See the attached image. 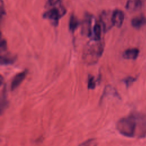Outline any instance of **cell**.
I'll use <instances>...</instances> for the list:
<instances>
[{
  "label": "cell",
  "mask_w": 146,
  "mask_h": 146,
  "mask_svg": "<svg viewBox=\"0 0 146 146\" xmlns=\"http://www.w3.org/2000/svg\"><path fill=\"white\" fill-rule=\"evenodd\" d=\"M16 56H11L9 55H4L1 56V65H9L11 64L16 60Z\"/></svg>",
  "instance_id": "cell-14"
},
{
  "label": "cell",
  "mask_w": 146,
  "mask_h": 146,
  "mask_svg": "<svg viewBox=\"0 0 146 146\" xmlns=\"http://www.w3.org/2000/svg\"><path fill=\"white\" fill-rule=\"evenodd\" d=\"M0 48H1V51H6L7 49V42L5 39H1V43H0Z\"/></svg>",
  "instance_id": "cell-20"
},
{
  "label": "cell",
  "mask_w": 146,
  "mask_h": 146,
  "mask_svg": "<svg viewBox=\"0 0 146 146\" xmlns=\"http://www.w3.org/2000/svg\"><path fill=\"white\" fill-rule=\"evenodd\" d=\"M47 3L48 6L51 7H54L56 5H59L61 3L60 0H48Z\"/></svg>",
  "instance_id": "cell-19"
},
{
  "label": "cell",
  "mask_w": 146,
  "mask_h": 146,
  "mask_svg": "<svg viewBox=\"0 0 146 146\" xmlns=\"http://www.w3.org/2000/svg\"><path fill=\"white\" fill-rule=\"evenodd\" d=\"M79 25V22L77 18L74 15L72 14L69 20V29L70 30L74 33L75 30L77 29Z\"/></svg>",
  "instance_id": "cell-15"
},
{
  "label": "cell",
  "mask_w": 146,
  "mask_h": 146,
  "mask_svg": "<svg viewBox=\"0 0 146 146\" xmlns=\"http://www.w3.org/2000/svg\"><path fill=\"white\" fill-rule=\"evenodd\" d=\"M26 74H27V71H24L17 74L14 77V78L11 81V86H10V88L11 91L15 90L21 84V83L25 79L26 76Z\"/></svg>",
  "instance_id": "cell-7"
},
{
  "label": "cell",
  "mask_w": 146,
  "mask_h": 146,
  "mask_svg": "<svg viewBox=\"0 0 146 146\" xmlns=\"http://www.w3.org/2000/svg\"><path fill=\"white\" fill-rule=\"evenodd\" d=\"M79 146H96V141L95 139H90L81 143Z\"/></svg>",
  "instance_id": "cell-17"
},
{
  "label": "cell",
  "mask_w": 146,
  "mask_h": 146,
  "mask_svg": "<svg viewBox=\"0 0 146 146\" xmlns=\"http://www.w3.org/2000/svg\"><path fill=\"white\" fill-rule=\"evenodd\" d=\"M136 80V78L132 76H127L123 80V82L125 84L126 87H129Z\"/></svg>",
  "instance_id": "cell-18"
},
{
  "label": "cell",
  "mask_w": 146,
  "mask_h": 146,
  "mask_svg": "<svg viewBox=\"0 0 146 146\" xmlns=\"http://www.w3.org/2000/svg\"><path fill=\"white\" fill-rule=\"evenodd\" d=\"M131 25L135 29H139L146 25V18L143 15L135 17L131 21Z\"/></svg>",
  "instance_id": "cell-10"
},
{
  "label": "cell",
  "mask_w": 146,
  "mask_h": 146,
  "mask_svg": "<svg viewBox=\"0 0 146 146\" xmlns=\"http://www.w3.org/2000/svg\"><path fill=\"white\" fill-rule=\"evenodd\" d=\"M112 16V13L107 11H103L100 16V23L103 26L104 32L109 30L113 26Z\"/></svg>",
  "instance_id": "cell-4"
},
{
  "label": "cell",
  "mask_w": 146,
  "mask_h": 146,
  "mask_svg": "<svg viewBox=\"0 0 146 146\" xmlns=\"http://www.w3.org/2000/svg\"><path fill=\"white\" fill-rule=\"evenodd\" d=\"M94 41L86 45L83 53L84 62L89 65L95 64L102 56L104 50L103 42Z\"/></svg>",
  "instance_id": "cell-2"
},
{
  "label": "cell",
  "mask_w": 146,
  "mask_h": 146,
  "mask_svg": "<svg viewBox=\"0 0 146 146\" xmlns=\"http://www.w3.org/2000/svg\"><path fill=\"white\" fill-rule=\"evenodd\" d=\"M96 87V81L92 75H90L88 77L87 87L89 90H94Z\"/></svg>",
  "instance_id": "cell-16"
},
{
  "label": "cell",
  "mask_w": 146,
  "mask_h": 146,
  "mask_svg": "<svg viewBox=\"0 0 146 146\" xmlns=\"http://www.w3.org/2000/svg\"><path fill=\"white\" fill-rule=\"evenodd\" d=\"M66 13V10L65 8L61 4L58 7H53L48 11H45L43 14V17L44 19L50 20L54 26H56L58 25L59 19Z\"/></svg>",
  "instance_id": "cell-3"
},
{
  "label": "cell",
  "mask_w": 146,
  "mask_h": 146,
  "mask_svg": "<svg viewBox=\"0 0 146 146\" xmlns=\"http://www.w3.org/2000/svg\"><path fill=\"white\" fill-rule=\"evenodd\" d=\"M112 18L113 26L117 27H120L124 20V14L121 10L116 9L112 12Z\"/></svg>",
  "instance_id": "cell-6"
},
{
  "label": "cell",
  "mask_w": 146,
  "mask_h": 146,
  "mask_svg": "<svg viewBox=\"0 0 146 146\" xmlns=\"http://www.w3.org/2000/svg\"><path fill=\"white\" fill-rule=\"evenodd\" d=\"M139 54V50L137 48H128L125 50L123 54V57L126 59H136Z\"/></svg>",
  "instance_id": "cell-9"
},
{
  "label": "cell",
  "mask_w": 146,
  "mask_h": 146,
  "mask_svg": "<svg viewBox=\"0 0 146 146\" xmlns=\"http://www.w3.org/2000/svg\"><path fill=\"white\" fill-rule=\"evenodd\" d=\"M101 23L99 22H96L92 30V40L95 41H100L101 39V35H102V27Z\"/></svg>",
  "instance_id": "cell-12"
},
{
  "label": "cell",
  "mask_w": 146,
  "mask_h": 146,
  "mask_svg": "<svg viewBox=\"0 0 146 146\" xmlns=\"http://www.w3.org/2000/svg\"><path fill=\"white\" fill-rule=\"evenodd\" d=\"M108 95H111L115 97L120 99V96L119 93L117 92V91L115 90V88H114L113 87H112L111 86H107L105 87L103 94L101 97V100H102L104 97H106V96H107Z\"/></svg>",
  "instance_id": "cell-13"
},
{
  "label": "cell",
  "mask_w": 146,
  "mask_h": 146,
  "mask_svg": "<svg viewBox=\"0 0 146 146\" xmlns=\"http://www.w3.org/2000/svg\"><path fill=\"white\" fill-rule=\"evenodd\" d=\"M0 11H1V19L2 17L5 15L6 14V11H5V9L4 6V3L2 0H1V5H0Z\"/></svg>",
  "instance_id": "cell-21"
},
{
  "label": "cell",
  "mask_w": 146,
  "mask_h": 146,
  "mask_svg": "<svg viewBox=\"0 0 146 146\" xmlns=\"http://www.w3.org/2000/svg\"><path fill=\"white\" fill-rule=\"evenodd\" d=\"M142 5L141 0H128L126 3L125 7L129 11H136L141 8Z\"/></svg>",
  "instance_id": "cell-11"
},
{
  "label": "cell",
  "mask_w": 146,
  "mask_h": 146,
  "mask_svg": "<svg viewBox=\"0 0 146 146\" xmlns=\"http://www.w3.org/2000/svg\"><path fill=\"white\" fill-rule=\"evenodd\" d=\"M116 129L124 136L139 138L146 136V111L134 112L121 118L116 123Z\"/></svg>",
  "instance_id": "cell-1"
},
{
  "label": "cell",
  "mask_w": 146,
  "mask_h": 146,
  "mask_svg": "<svg viewBox=\"0 0 146 146\" xmlns=\"http://www.w3.org/2000/svg\"><path fill=\"white\" fill-rule=\"evenodd\" d=\"M92 16L88 13H86L82 24V34L87 36H92L91 23H92Z\"/></svg>",
  "instance_id": "cell-5"
},
{
  "label": "cell",
  "mask_w": 146,
  "mask_h": 146,
  "mask_svg": "<svg viewBox=\"0 0 146 146\" xmlns=\"http://www.w3.org/2000/svg\"><path fill=\"white\" fill-rule=\"evenodd\" d=\"M8 100H7V88L6 84H4L3 87L2 89L1 95V113L2 114L3 111L8 106Z\"/></svg>",
  "instance_id": "cell-8"
}]
</instances>
